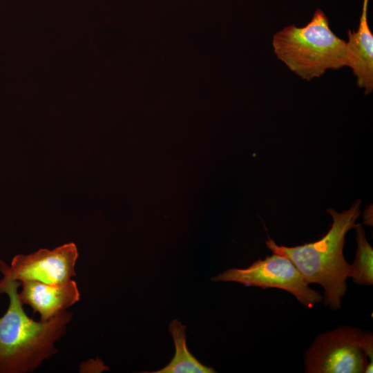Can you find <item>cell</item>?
Here are the masks:
<instances>
[{
    "label": "cell",
    "mask_w": 373,
    "mask_h": 373,
    "mask_svg": "<svg viewBox=\"0 0 373 373\" xmlns=\"http://www.w3.org/2000/svg\"><path fill=\"white\" fill-rule=\"evenodd\" d=\"M347 64L356 77L357 85L365 94L373 90V35L367 20V6L363 5L359 26L347 31Z\"/></svg>",
    "instance_id": "cell-8"
},
{
    "label": "cell",
    "mask_w": 373,
    "mask_h": 373,
    "mask_svg": "<svg viewBox=\"0 0 373 373\" xmlns=\"http://www.w3.org/2000/svg\"><path fill=\"white\" fill-rule=\"evenodd\" d=\"M102 366L103 365L98 364V361L91 359L82 363L79 366V371L81 372H97L98 370H102Z\"/></svg>",
    "instance_id": "cell-11"
},
{
    "label": "cell",
    "mask_w": 373,
    "mask_h": 373,
    "mask_svg": "<svg viewBox=\"0 0 373 373\" xmlns=\"http://www.w3.org/2000/svg\"><path fill=\"white\" fill-rule=\"evenodd\" d=\"M272 46L278 59L307 81L346 66V41L333 32L319 8L305 26L290 25L277 32Z\"/></svg>",
    "instance_id": "cell-3"
},
{
    "label": "cell",
    "mask_w": 373,
    "mask_h": 373,
    "mask_svg": "<svg viewBox=\"0 0 373 373\" xmlns=\"http://www.w3.org/2000/svg\"><path fill=\"white\" fill-rule=\"evenodd\" d=\"M363 341L364 332L350 326H341L320 334L305 353V372H365L369 362Z\"/></svg>",
    "instance_id": "cell-4"
},
{
    "label": "cell",
    "mask_w": 373,
    "mask_h": 373,
    "mask_svg": "<svg viewBox=\"0 0 373 373\" xmlns=\"http://www.w3.org/2000/svg\"><path fill=\"white\" fill-rule=\"evenodd\" d=\"M357 249L356 257L352 266L353 281L362 285L373 284V249L365 237L362 226L356 227Z\"/></svg>",
    "instance_id": "cell-10"
},
{
    "label": "cell",
    "mask_w": 373,
    "mask_h": 373,
    "mask_svg": "<svg viewBox=\"0 0 373 373\" xmlns=\"http://www.w3.org/2000/svg\"><path fill=\"white\" fill-rule=\"evenodd\" d=\"M361 200L354 202L346 211L338 213L333 209L327 212L333 219L331 228L320 240L295 247L278 246L269 239L266 245L274 254L287 257L305 281L318 283L324 288V304L330 308H341V298L347 290L346 280L352 276V266L345 259V236L358 224Z\"/></svg>",
    "instance_id": "cell-2"
},
{
    "label": "cell",
    "mask_w": 373,
    "mask_h": 373,
    "mask_svg": "<svg viewBox=\"0 0 373 373\" xmlns=\"http://www.w3.org/2000/svg\"><path fill=\"white\" fill-rule=\"evenodd\" d=\"M78 251L74 242L52 250L41 249L34 253L14 256L8 265L0 260L3 281H37L46 284L65 283L76 275Z\"/></svg>",
    "instance_id": "cell-6"
},
{
    "label": "cell",
    "mask_w": 373,
    "mask_h": 373,
    "mask_svg": "<svg viewBox=\"0 0 373 373\" xmlns=\"http://www.w3.org/2000/svg\"><path fill=\"white\" fill-rule=\"evenodd\" d=\"M19 281L0 280V294L9 298L0 317V373H27L57 352L55 343L66 332L72 313L65 311L43 322L25 312L18 296Z\"/></svg>",
    "instance_id": "cell-1"
},
{
    "label": "cell",
    "mask_w": 373,
    "mask_h": 373,
    "mask_svg": "<svg viewBox=\"0 0 373 373\" xmlns=\"http://www.w3.org/2000/svg\"><path fill=\"white\" fill-rule=\"evenodd\" d=\"M18 296L23 305L38 312L41 321H47L66 311L80 299L76 282L72 279L59 284H46L37 281L20 283Z\"/></svg>",
    "instance_id": "cell-7"
},
{
    "label": "cell",
    "mask_w": 373,
    "mask_h": 373,
    "mask_svg": "<svg viewBox=\"0 0 373 373\" xmlns=\"http://www.w3.org/2000/svg\"><path fill=\"white\" fill-rule=\"evenodd\" d=\"M214 282H237L262 289L279 288L293 294L307 308L321 302L323 296L309 287L293 262L278 254L258 259L246 269H231L213 277Z\"/></svg>",
    "instance_id": "cell-5"
},
{
    "label": "cell",
    "mask_w": 373,
    "mask_h": 373,
    "mask_svg": "<svg viewBox=\"0 0 373 373\" xmlns=\"http://www.w3.org/2000/svg\"><path fill=\"white\" fill-rule=\"evenodd\" d=\"M186 327L178 320L172 321L169 332L175 347V354L171 361L164 368L152 373H215L216 370L200 363L189 352L186 342Z\"/></svg>",
    "instance_id": "cell-9"
}]
</instances>
